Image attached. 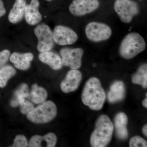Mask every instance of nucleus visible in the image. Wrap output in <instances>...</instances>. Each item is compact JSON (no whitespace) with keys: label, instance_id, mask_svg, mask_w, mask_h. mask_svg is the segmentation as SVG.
Wrapping results in <instances>:
<instances>
[{"label":"nucleus","instance_id":"nucleus-1","mask_svg":"<svg viewBox=\"0 0 147 147\" xmlns=\"http://www.w3.org/2000/svg\"><path fill=\"white\" fill-rule=\"evenodd\" d=\"M106 99L105 91L99 79L96 77L90 78L86 82L82 92L83 103L91 109L101 110Z\"/></svg>","mask_w":147,"mask_h":147},{"label":"nucleus","instance_id":"nucleus-2","mask_svg":"<svg viewBox=\"0 0 147 147\" xmlns=\"http://www.w3.org/2000/svg\"><path fill=\"white\" fill-rule=\"evenodd\" d=\"M113 130V124L109 117L104 115L100 116L91 135L90 142L92 146H106L112 139Z\"/></svg>","mask_w":147,"mask_h":147},{"label":"nucleus","instance_id":"nucleus-3","mask_svg":"<svg viewBox=\"0 0 147 147\" xmlns=\"http://www.w3.org/2000/svg\"><path fill=\"white\" fill-rule=\"evenodd\" d=\"M144 39L137 32L129 33L121 42L119 52L122 57L127 59H132L145 50Z\"/></svg>","mask_w":147,"mask_h":147},{"label":"nucleus","instance_id":"nucleus-4","mask_svg":"<svg viewBox=\"0 0 147 147\" xmlns=\"http://www.w3.org/2000/svg\"><path fill=\"white\" fill-rule=\"evenodd\" d=\"M57 115V107L51 100H46L27 114L29 120L37 124L47 123L55 118Z\"/></svg>","mask_w":147,"mask_h":147},{"label":"nucleus","instance_id":"nucleus-5","mask_svg":"<svg viewBox=\"0 0 147 147\" xmlns=\"http://www.w3.org/2000/svg\"><path fill=\"white\" fill-rule=\"evenodd\" d=\"M85 32L87 38L90 40L98 42L109 39L112 35V30L106 24L92 22L87 25Z\"/></svg>","mask_w":147,"mask_h":147},{"label":"nucleus","instance_id":"nucleus-6","mask_svg":"<svg viewBox=\"0 0 147 147\" xmlns=\"http://www.w3.org/2000/svg\"><path fill=\"white\" fill-rule=\"evenodd\" d=\"M114 9L122 22L129 23L139 12V7L131 0H116Z\"/></svg>","mask_w":147,"mask_h":147},{"label":"nucleus","instance_id":"nucleus-7","mask_svg":"<svg viewBox=\"0 0 147 147\" xmlns=\"http://www.w3.org/2000/svg\"><path fill=\"white\" fill-rule=\"evenodd\" d=\"M34 34L38 40L37 49L40 53L52 50L54 45L53 32L49 26L45 24L37 26Z\"/></svg>","mask_w":147,"mask_h":147},{"label":"nucleus","instance_id":"nucleus-8","mask_svg":"<svg viewBox=\"0 0 147 147\" xmlns=\"http://www.w3.org/2000/svg\"><path fill=\"white\" fill-rule=\"evenodd\" d=\"M63 65L71 69H77L81 67L84 50L81 48L65 47L60 50Z\"/></svg>","mask_w":147,"mask_h":147},{"label":"nucleus","instance_id":"nucleus-9","mask_svg":"<svg viewBox=\"0 0 147 147\" xmlns=\"http://www.w3.org/2000/svg\"><path fill=\"white\" fill-rule=\"evenodd\" d=\"M54 41L58 45H72L77 41L78 35L73 30L65 26L59 25L55 27L53 32Z\"/></svg>","mask_w":147,"mask_h":147},{"label":"nucleus","instance_id":"nucleus-10","mask_svg":"<svg viewBox=\"0 0 147 147\" xmlns=\"http://www.w3.org/2000/svg\"><path fill=\"white\" fill-rule=\"evenodd\" d=\"M99 6L98 0H73L69 9L74 16H82L92 12Z\"/></svg>","mask_w":147,"mask_h":147},{"label":"nucleus","instance_id":"nucleus-11","mask_svg":"<svg viewBox=\"0 0 147 147\" xmlns=\"http://www.w3.org/2000/svg\"><path fill=\"white\" fill-rule=\"evenodd\" d=\"M82 79V73L79 70L71 69L61 83V90L65 93L74 91L79 87Z\"/></svg>","mask_w":147,"mask_h":147},{"label":"nucleus","instance_id":"nucleus-12","mask_svg":"<svg viewBox=\"0 0 147 147\" xmlns=\"http://www.w3.org/2000/svg\"><path fill=\"white\" fill-rule=\"evenodd\" d=\"M39 6L38 0H31L29 4H27L24 17L26 22L29 25L35 26L42 20V15L38 9Z\"/></svg>","mask_w":147,"mask_h":147},{"label":"nucleus","instance_id":"nucleus-13","mask_svg":"<svg viewBox=\"0 0 147 147\" xmlns=\"http://www.w3.org/2000/svg\"><path fill=\"white\" fill-rule=\"evenodd\" d=\"M34 55L30 53H13L10 55L9 60L16 68L21 70H28L33 60Z\"/></svg>","mask_w":147,"mask_h":147},{"label":"nucleus","instance_id":"nucleus-14","mask_svg":"<svg viewBox=\"0 0 147 147\" xmlns=\"http://www.w3.org/2000/svg\"><path fill=\"white\" fill-rule=\"evenodd\" d=\"M57 137L53 132L47 133L43 136L36 135L31 137L29 141L30 147H54L57 144Z\"/></svg>","mask_w":147,"mask_h":147},{"label":"nucleus","instance_id":"nucleus-15","mask_svg":"<svg viewBox=\"0 0 147 147\" xmlns=\"http://www.w3.org/2000/svg\"><path fill=\"white\" fill-rule=\"evenodd\" d=\"M38 58L40 61L49 65L54 70H59L62 67V62L60 56L50 50L40 53Z\"/></svg>","mask_w":147,"mask_h":147},{"label":"nucleus","instance_id":"nucleus-16","mask_svg":"<svg viewBox=\"0 0 147 147\" xmlns=\"http://www.w3.org/2000/svg\"><path fill=\"white\" fill-rule=\"evenodd\" d=\"M26 5V0H16L9 13V21L12 24L21 21L24 16Z\"/></svg>","mask_w":147,"mask_h":147},{"label":"nucleus","instance_id":"nucleus-17","mask_svg":"<svg viewBox=\"0 0 147 147\" xmlns=\"http://www.w3.org/2000/svg\"><path fill=\"white\" fill-rule=\"evenodd\" d=\"M128 122L127 116L124 113H118L114 119L116 135L119 139L125 140L128 136L127 125Z\"/></svg>","mask_w":147,"mask_h":147},{"label":"nucleus","instance_id":"nucleus-18","mask_svg":"<svg viewBox=\"0 0 147 147\" xmlns=\"http://www.w3.org/2000/svg\"><path fill=\"white\" fill-rule=\"evenodd\" d=\"M125 94V86L123 82L116 81L110 86L108 95V100L111 103L118 102L123 100Z\"/></svg>","mask_w":147,"mask_h":147},{"label":"nucleus","instance_id":"nucleus-19","mask_svg":"<svg viewBox=\"0 0 147 147\" xmlns=\"http://www.w3.org/2000/svg\"><path fill=\"white\" fill-rule=\"evenodd\" d=\"M47 97V92L42 88L36 84L32 86L31 91L29 93L28 98L35 104H41L46 101Z\"/></svg>","mask_w":147,"mask_h":147},{"label":"nucleus","instance_id":"nucleus-20","mask_svg":"<svg viewBox=\"0 0 147 147\" xmlns=\"http://www.w3.org/2000/svg\"><path fill=\"white\" fill-rule=\"evenodd\" d=\"M132 82L139 84L144 88L147 87V65L144 64L140 66L137 72L132 77Z\"/></svg>","mask_w":147,"mask_h":147},{"label":"nucleus","instance_id":"nucleus-21","mask_svg":"<svg viewBox=\"0 0 147 147\" xmlns=\"http://www.w3.org/2000/svg\"><path fill=\"white\" fill-rule=\"evenodd\" d=\"M16 70L12 66L5 65L0 69V87L6 86L8 80L16 74Z\"/></svg>","mask_w":147,"mask_h":147},{"label":"nucleus","instance_id":"nucleus-22","mask_svg":"<svg viewBox=\"0 0 147 147\" xmlns=\"http://www.w3.org/2000/svg\"><path fill=\"white\" fill-rule=\"evenodd\" d=\"M29 88L26 84H21L14 92V99L24 98H26L29 95Z\"/></svg>","mask_w":147,"mask_h":147},{"label":"nucleus","instance_id":"nucleus-23","mask_svg":"<svg viewBox=\"0 0 147 147\" xmlns=\"http://www.w3.org/2000/svg\"><path fill=\"white\" fill-rule=\"evenodd\" d=\"M129 146L130 147H146V141L143 138L139 136H134L129 141Z\"/></svg>","mask_w":147,"mask_h":147},{"label":"nucleus","instance_id":"nucleus-24","mask_svg":"<svg viewBox=\"0 0 147 147\" xmlns=\"http://www.w3.org/2000/svg\"><path fill=\"white\" fill-rule=\"evenodd\" d=\"M28 146V143L26 137L24 135L19 134L14 139V142L11 147H26Z\"/></svg>","mask_w":147,"mask_h":147},{"label":"nucleus","instance_id":"nucleus-25","mask_svg":"<svg viewBox=\"0 0 147 147\" xmlns=\"http://www.w3.org/2000/svg\"><path fill=\"white\" fill-rule=\"evenodd\" d=\"M20 111L24 115L28 114L34 108L32 103L28 100H25L20 104Z\"/></svg>","mask_w":147,"mask_h":147},{"label":"nucleus","instance_id":"nucleus-26","mask_svg":"<svg viewBox=\"0 0 147 147\" xmlns=\"http://www.w3.org/2000/svg\"><path fill=\"white\" fill-rule=\"evenodd\" d=\"M10 56V52L8 50H4L0 52V69L5 65Z\"/></svg>","mask_w":147,"mask_h":147},{"label":"nucleus","instance_id":"nucleus-27","mask_svg":"<svg viewBox=\"0 0 147 147\" xmlns=\"http://www.w3.org/2000/svg\"><path fill=\"white\" fill-rule=\"evenodd\" d=\"M6 12L4 4L2 0H0V18L5 15Z\"/></svg>","mask_w":147,"mask_h":147},{"label":"nucleus","instance_id":"nucleus-28","mask_svg":"<svg viewBox=\"0 0 147 147\" xmlns=\"http://www.w3.org/2000/svg\"><path fill=\"white\" fill-rule=\"evenodd\" d=\"M142 131H143V134H144L145 136L147 137V125L144 126L143 127V129H142Z\"/></svg>","mask_w":147,"mask_h":147},{"label":"nucleus","instance_id":"nucleus-29","mask_svg":"<svg viewBox=\"0 0 147 147\" xmlns=\"http://www.w3.org/2000/svg\"><path fill=\"white\" fill-rule=\"evenodd\" d=\"M142 104H143V106L144 107H145V108H147V98H145L144 100V101H143V102H142Z\"/></svg>","mask_w":147,"mask_h":147},{"label":"nucleus","instance_id":"nucleus-30","mask_svg":"<svg viewBox=\"0 0 147 147\" xmlns=\"http://www.w3.org/2000/svg\"><path fill=\"white\" fill-rule=\"evenodd\" d=\"M46 1H53V0H45Z\"/></svg>","mask_w":147,"mask_h":147},{"label":"nucleus","instance_id":"nucleus-31","mask_svg":"<svg viewBox=\"0 0 147 147\" xmlns=\"http://www.w3.org/2000/svg\"><path fill=\"white\" fill-rule=\"evenodd\" d=\"M140 1H141V0H140Z\"/></svg>","mask_w":147,"mask_h":147}]
</instances>
